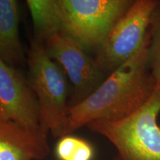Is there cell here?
Returning a JSON list of instances; mask_svg holds the SVG:
<instances>
[{"instance_id": "1", "label": "cell", "mask_w": 160, "mask_h": 160, "mask_svg": "<svg viewBox=\"0 0 160 160\" xmlns=\"http://www.w3.org/2000/svg\"><path fill=\"white\" fill-rule=\"evenodd\" d=\"M149 44L148 34L135 55L112 72L89 97L68 107L66 135L97 120L125 119L148 101L157 85L148 65Z\"/></svg>"}, {"instance_id": "2", "label": "cell", "mask_w": 160, "mask_h": 160, "mask_svg": "<svg viewBox=\"0 0 160 160\" xmlns=\"http://www.w3.org/2000/svg\"><path fill=\"white\" fill-rule=\"evenodd\" d=\"M160 83L148 101L129 117L118 121L97 120L88 125L117 151L113 160H160Z\"/></svg>"}, {"instance_id": "3", "label": "cell", "mask_w": 160, "mask_h": 160, "mask_svg": "<svg viewBox=\"0 0 160 160\" xmlns=\"http://www.w3.org/2000/svg\"><path fill=\"white\" fill-rule=\"evenodd\" d=\"M29 85L37 98L39 125L45 133L55 137L66 135L68 86L61 68L51 59L43 42L32 40L28 53Z\"/></svg>"}, {"instance_id": "4", "label": "cell", "mask_w": 160, "mask_h": 160, "mask_svg": "<svg viewBox=\"0 0 160 160\" xmlns=\"http://www.w3.org/2000/svg\"><path fill=\"white\" fill-rule=\"evenodd\" d=\"M63 32L84 49L99 47L129 9L131 0H59Z\"/></svg>"}, {"instance_id": "5", "label": "cell", "mask_w": 160, "mask_h": 160, "mask_svg": "<svg viewBox=\"0 0 160 160\" xmlns=\"http://www.w3.org/2000/svg\"><path fill=\"white\" fill-rule=\"evenodd\" d=\"M159 1L136 0L97 48L95 61L111 73L135 55L148 37L152 13Z\"/></svg>"}, {"instance_id": "6", "label": "cell", "mask_w": 160, "mask_h": 160, "mask_svg": "<svg viewBox=\"0 0 160 160\" xmlns=\"http://www.w3.org/2000/svg\"><path fill=\"white\" fill-rule=\"evenodd\" d=\"M48 55L62 67L74 87L72 105H77L102 82L104 72L94 59L85 53V49L68 36L59 33L51 37L45 45Z\"/></svg>"}, {"instance_id": "7", "label": "cell", "mask_w": 160, "mask_h": 160, "mask_svg": "<svg viewBox=\"0 0 160 160\" xmlns=\"http://www.w3.org/2000/svg\"><path fill=\"white\" fill-rule=\"evenodd\" d=\"M0 119L31 129H39L37 98L14 67L0 58Z\"/></svg>"}, {"instance_id": "8", "label": "cell", "mask_w": 160, "mask_h": 160, "mask_svg": "<svg viewBox=\"0 0 160 160\" xmlns=\"http://www.w3.org/2000/svg\"><path fill=\"white\" fill-rule=\"evenodd\" d=\"M48 134L0 119V160H43L50 153Z\"/></svg>"}, {"instance_id": "9", "label": "cell", "mask_w": 160, "mask_h": 160, "mask_svg": "<svg viewBox=\"0 0 160 160\" xmlns=\"http://www.w3.org/2000/svg\"><path fill=\"white\" fill-rule=\"evenodd\" d=\"M19 7L15 0H0V58L14 67L25 62L19 39Z\"/></svg>"}, {"instance_id": "10", "label": "cell", "mask_w": 160, "mask_h": 160, "mask_svg": "<svg viewBox=\"0 0 160 160\" xmlns=\"http://www.w3.org/2000/svg\"><path fill=\"white\" fill-rule=\"evenodd\" d=\"M37 40H49L53 36L62 33L63 16L59 0H28Z\"/></svg>"}, {"instance_id": "11", "label": "cell", "mask_w": 160, "mask_h": 160, "mask_svg": "<svg viewBox=\"0 0 160 160\" xmlns=\"http://www.w3.org/2000/svg\"><path fill=\"white\" fill-rule=\"evenodd\" d=\"M55 153L58 160H93L94 149L85 139L66 135L58 141Z\"/></svg>"}, {"instance_id": "12", "label": "cell", "mask_w": 160, "mask_h": 160, "mask_svg": "<svg viewBox=\"0 0 160 160\" xmlns=\"http://www.w3.org/2000/svg\"><path fill=\"white\" fill-rule=\"evenodd\" d=\"M148 32L149 68L152 75L160 83V1L152 13Z\"/></svg>"}]
</instances>
